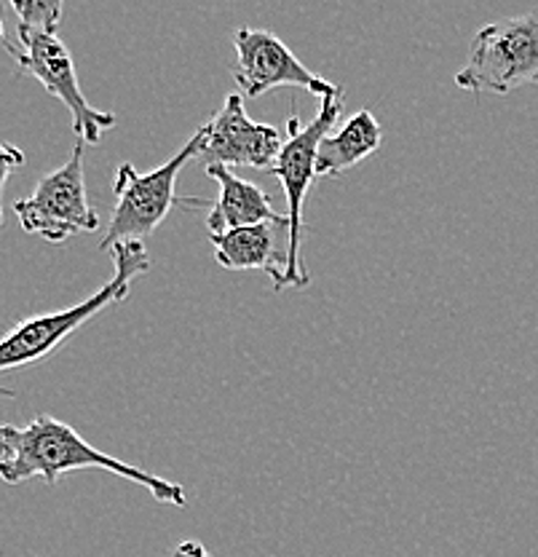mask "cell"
Returning <instances> with one entry per match:
<instances>
[{"mask_svg":"<svg viewBox=\"0 0 538 557\" xmlns=\"http://www.w3.org/2000/svg\"><path fill=\"white\" fill-rule=\"evenodd\" d=\"M84 469H102L115 478L129 480V483L145 487L161 504H172L177 509L188 504V493L183 485L95 448L75 432L71 423L54 416L43 413L25 426L5 423L0 429V478L9 485L25 483L33 478L54 485L62 474L84 472Z\"/></svg>","mask_w":538,"mask_h":557,"instance_id":"1","label":"cell"},{"mask_svg":"<svg viewBox=\"0 0 538 557\" xmlns=\"http://www.w3.org/2000/svg\"><path fill=\"white\" fill-rule=\"evenodd\" d=\"M110 252H113V276L95 295H89V298L65 311L22 319L14 330H9V335L0 344V370L27 368L38 359L49 357L67 338H73L86 322H91L97 313L129 298L132 282L137 276L148 274L150 265H153L148 247L142 242H124L115 244Z\"/></svg>","mask_w":538,"mask_h":557,"instance_id":"2","label":"cell"},{"mask_svg":"<svg viewBox=\"0 0 538 557\" xmlns=\"http://www.w3.org/2000/svg\"><path fill=\"white\" fill-rule=\"evenodd\" d=\"M204 145L207 126H201L166 164L155 166V170L137 172L132 161L121 164L113 185V218H110L108 236L100 242V249H113L115 244L124 242H142L164 223L175 205L207 207L204 199H179L175 190L179 172L185 170V164L204 156Z\"/></svg>","mask_w":538,"mask_h":557,"instance_id":"3","label":"cell"},{"mask_svg":"<svg viewBox=\"0 0 538 557\" xmlns=\"http://www.w3.org/2000/svg\"><path fill=\"white\" fill-rule=\"evenodd\" d=\"M455 86L474 95H509L538 86V9L485 25L474 35Z\"/></svg>","mask_w":538,"mask_h":557,"instance_id":"4","label":"cell"},{"mask_svg":"<svg viewBox=\"0 0 538 557\" xmlns=\"http://www.w3.org/2000/svg\"><path fill=\"white\" fill-rule=\"evenodd\" d=\"M346 91L338 97H327L322 100L320 110H316L314 119L309 124H300L298 119L287 121V143L281 148L279 161L271 170L276 180L285 188L287 199V218H289V234H287V287H309L311 276L303 265V207L309 188L316 177V153H320L322 139L329 135V129H335L340 113H343Z\"/></svg>","mask_w":538,"mask_h":557,"instance_id":"5","label":"cell"},{"mask_svg":"<svg viewBox=\"0 0 538 557\" xmlns=\"http://www.w3.org/2000/svg\"><path fill=\"white\" fill-rule=\"evenodd\" d=\"M86 143H75L71 159L60 170L40 177L30 196L14 201V214L22 231L38 239L60 244L75 234H95L100 214L89 205L84 180Z\"/></svg>","mask_w":538,"mask_h":557,"instance_id":"6","label":"cell"},{"mask_svg":"<svg viewBox=\"0 0 538 557\" xmlns=\"http://www.w3.org/2000/svg\"><path fill=\"white\" fill-rule=\"evenodd\" d=\"M3 44L5 51L14 57L20 73L33 75L51 97H57L71 110L73 132L80 143L97 145L108 129H113L115 115L91 108L80 91L73 54L57 35H36L20 44H11V40H3Z\"/></svg>","mask_w":538,"mask_h":557,"instance_id":"7","label":"cell"},{"mask_svg":"<svg viewBox=\"0 0 538 557\" xmlns=\"http://www.w3.org/2000/svg\"><path fill=\"white\" fill-rule=\"evenodd\" d=\"M234 81L241 89V95L250 97V100H258V97L268 95L271 89H279V86H298V89L311 91V95L320 97V100L343 95V89L335 86L333 81L311 73V70L289 51L285 40L271 30L239 27V30L234 33Z\"/></svg>","mask_w":538,"mask_h":557,"instance_id":"8","label":"cell"},{"mask_svg":"<svg viewBox=\"0 0 538 557\" xmlns=\"http://www.w3.org/2000/svg\"><path fill=\"white\" fill-rule=\"evenodd\" d=\"M207 166H250V170H274L285 148L287 135L279 126L258 124L247 115L241 95L225 97L223 108L207 121Z\"/></svg>","mask_w":538,"mask_h":557,"instance_id":"9","label":"cell"},{"mask_svg":"<svg viewBox=\"0 0 538 557\" xmlns=\"http://www.w3.org/2000/svg\"><path fill=\"white\" fill-rule=\"evenodd\" d=\"M289 225L263 223L228 231L223 236H210L215 247V260L228 271H263L274 282V289H285L287 247H281L279 231Z\"/></svg>","mask_w":538,"mask_h":557,"instance_id":"10","label":"cell"},{"mask_svg":"<svg viewBox=\"0 0 538 557\" xmlns=\"http://www.w3.org/2000/svg\"><path fill=\"white\" fill-rule=\"evenodd\" d=\"M207 174L217 183L220 196L217 205H212L210 214H207V228L210 236H223L228 231L247 228V225H263V223H276V225H289L287 214H279L271 207L268 196L250 183V180L239 177L236 172H230L228 166H207Z\"/></svg>","mask_w":538,"mask_h":557,"instance_id":"11","label":"cell"},{"mask_svg":"<svg viewBox=\"0 0 538 557\" xmlns=\"http://www.w3.org/2000/svg\"><path fill=\"white\" fill-rule=\"evenodd\" d=\"M380 143H384V126L370 110H359L343 126H338V132H329L322 139L316 153V177H338L354 170L364 159L378 153Z\"/></svg>","mask_w":538,"mask_h":557,"instance_id":"12","label":"cell"},{"mask_svg":"<svg viewBox=\"0 0 538 557\" xmlns=\"http://www.w3.org/2000/svg\"><path fill=\"white\" fill-rule=\"evenodd\" d=\"M9 5L16 14L20 40L36 38V35H57L62 14H65V5L60 0H9Z\"/></svg>","mask_w":538,"mask_h":557,"instance_id":"13","label":"cell"},{"mask_svg":"<svg viewBox=\"0 0 538 557\" xmlns=\"http://www.w3.org/2000/svg\"><path fill=\"white\" fill-rule=\"evenodd\" d=\"M22 164H25V156H22V150L14 148L11 143H5L3 145V188H5V180L11 177V172Z\"/></svg>","mask_w":538,"mask_h":557,"instance_id":"14","label":"cell"},{"mask_svg":"<svg viewBox=\"0 0 538 557\" xmlns=\"http://www.w3.org/2000/svg\"><path fill=\"white\" fill-rule=\"evenodd\" d=\"M172 557H212V553L204 547V544L196 542V539H185V542L177 544Z\"/></svg>","mask_w":538,"mask_h":557,"instance_id":"15","label":"cell"}]
</instances>
